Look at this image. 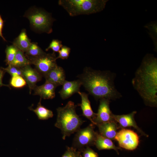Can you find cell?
Returning a JSON list of instances; mask_svg holds the SVG:
<instances>
[{"instance_id":"obj_1","label":"cell","mask_w":157,"mask_h":157,"mask_svg":"<svg viewBox=\"0 0 157 157\" xmlns=\"http://www.w3.org/2000/svg\"><path fill=\"white\" fill-rule=\"evenodd\" d=\"M132 83L146 105L157 104V59L148 53L143 58Z\"/></svg>"},{"instance_id":"obj_2","label":"cell","mask_w":157,"mask_h":157,"mask_svg":"<svg viewBox=\"0 0 157 157\" xmlns=\"http://www.w3.org/2000/svg\"><path fill=\"white\" fill-rule=\"evenodd\" d=\"M115 74L108 70L94 69L85 67L78 77L82 85L97 99L114 100L122 97L114 85Z\"/></svg>"},{"instance_id":"obj_3","label":"cell","mask_w":157,"mask_h":157,"mask_svg":"<svg viewBox=\"0 0 157 157\" xmlns=\"http://www.w3.org/2000/svg\"><path fill=\"white\" fill-rule=\"evenodd\" d=\"M76 106L73 102L69 101L65 106L56 109L57 117L54 125L61 130L64 140L76 132L85 122L76 114Z\"/></svg>"},{"instance_id":"obj_4","label":"cell","mask_w":157,"mask_h":157,"mask_svg":"<svg viewBox=\"0 0 157 157\" xmlns=\"http://www.w3.org/2000/svg\"><path fill=\"white\" fill-rule=\"evenodd\" d=\"M108 0H60L59 5L69 16L90 15L102 11Z\"/></svg>"},{"instance_id":"obj_5","label":"cell","mask_w":157,"mask_h":157,"mask_svg":"<svg viewBox=\"0 0 157 157\" xmlns=\"http://www.w3.org/2000/svg\"><path fill=\"white\" fill-rule=\"evenodd\" d=\"M24 16L28 19L32 28L34 30L48 34L52 32V27L54 20L48 13L32 8L27 11Z\"/></svg>"},{"instance_id":"obj_6","label":"cell","mask_w":157,"mask_h":157,"mask_svg":"<svg viewBox=\"0 0 157 157\" xmlns=\"http://www.w3.org/2000/svg\"><path fill=\"white\" fill-rule=\"evenodd\" d=\"M94 125L92 123L78 130L73 139L72 147L81 151L87 147L94 145L98 133L94 131Z\"/></svg>"},{"instance_id":"obj_7","label":"cell","mask_w":157,"mask_h":157,"mask_svg":"<svg viewBox=\"0 0 157 157\" xmlns=\"http://www.w3.org/2000/svg\"><path fill=\"white\" fill-rule=\"evenodd\" d=\"M115 140L118 142L120 147L129 150L135 149L139 143V137L136 133L124 128L117 132Z\"/></svg>"},{"instance_id":"obj_8","label":"cell","mask_w":157,"mask_h":157,"mask_svg":"<svg viewBox=\"0 0 157 157\" xmlns=\"http://www.w3.org/2000/svg\"><path fill=\"white\" fill-rule=\"evenodd\" d=\"M56 57L54 52L47 53L37 58L30 60L31 64L34 65L35 69L44 77L50 71L56 66Z\"/></svg>"},{"instance_id":"obj_9","label":"cell","mask_w":157,"mask_h":157,"mask_svg":"<svg viewBox=\"0 0 157 157\" xmlns=\"http://www.w3.org/2000/svg\"><path fill=\"white\" fill-rule=\"evenodd\" d=\"M110 100L106 99H100L97 113L93 120L94 125L114 120L110 108Z\"/></svg>"},{"instance_id":"obj_10","label":"cell","mask_w":157,"mask_h":157,"mask_svg":"<svg viewBox=\"0 0 157 157\" xmlns=\"http://www.w3.org/2000/svg\"><path fill=\"white\" fill-rule=\"evenodd\" d=\"M136 111H133L131 113L126 115H112L114 120L119 123L120 127L125 128L132 127L135 129L141 135L147 137L146 134L137 125L135 120L134 116L136 114Z\"/></svg>"},{"instance_id":"obj_11","label":"cell","mask_w":157,"mask_h":157,"mask_svg":"<svg viewBox=\"0 0 157 157\" xmlns=\"http://www.w3.org/2000/svg\"><path fill=\"white\" fill-rule=\"evenodd\" d=\"M23 77L25 80L31 94V91L36 87V83L42 78V75L35 69L28 65L21 68Z\"/></svg>"},{"instance_id":"obj_12","label":"cell","mask_w":157,"mask_h":157,"mask_svg":"<svg viewBox=\"0 0 157 157\" xmlns=\"http://www.w3.org/2000/svg\"><path fill=\"white\" fill-rule=\"evenodd\" d=\"M62 85V88L59 93L63 99H65L80 91L82 84L79 79L72 81L65 80Z\"/></svg>"},{"instance_id":"obj_13","label":"cell","mask_w":157,"mask_h":157,"mask_svg":"<svg viewBox=\"0 0 157 157\" xmlns=\"http://www.w3.org/2000/svg\"><path fill=\"white\" fill-rule=\"evenodd\" d=\"M57 87L50 82L45 81L43 85H36L33 89L34 95H38L44 99H52L55 97V90Z\"/></svg>"},{"instance_id":"obj_14","label":"cell","mask_w":157,"mask_h":157,"mask_svg":"<svg viewBox=\"0 0 157 157\" xmlns=\"http://www.w3.org/2000/svg\"><path fill=\"white\" fill-rule=\"evenodd\" d=\"M99 134L110 140H115L119 127L114 120L97 124Z\"/></svg>"},{"instance_id":"obj_15","label":"cell","mask_w":157,"mask_h":157,"mask_svg":"<svg viewBox=\"0 0 157 157\" xmlns=\"http://www.w3.org/2000/svg\"><path fill=\"white\" fill-rule=\"evenodd\" d=\"M44 77L45 81L52 83L57 86L62 85L65 80V75L64 69L58 65Z\"/></svg>"},{"instance_id":"obj_16","label":"cell","mask_w":157,"mask_h":157,"mask_svg":"<svg viewBox=\"0 0 157 157\" xmlns=\"http://www.w3.org/2000/svg\"><path fill=\"white\" fill-rule=\"evenodd\" d=\"M78 93L80 96L81 98V103L78 105L81 107L83 115L94 125L93 120L96 116V113H94L92 110L90 102L88 99V94L85 92L80 91Z\"/></svg>"},{"instance_id":"obj_17","label":"cell","mask_w":157,"mask_h":157,"mask_svg":"<svg viewBox=\"0 0 157 157\" xmlns=\"http://www.w3.org/2000/svg\"><path fill=\"white\" fill-rule=\"evenodd\" d=\"M94 145L99 150L113 149L119 154L118 149L120 148L117 147L111 140L104 137L97 133Z\"/></svg>"},{"instance_id":"obj_18","label":"cell","mask_w":157,"mask_h":157,"mask_svg":"<svg viewBox=\"0 0 157 157\" xmlns=\"http://www.w3.org/2000/svg\"><path fill=\"white\" fill-rule=\"evenodd\" d=\"M31 42L25 29L22 30L19 35L15 39L13 44L19 50L26 52L30 47Z\"/></svg>"},{"instance_id":"obj_19","label":"cell","mask_w":157,"mask_h":157,"mask_svg":"<svg viewBox=\"0 0 157 157\" xmlns=\"http://www.w3.org/2000/svg\"><path fill=\"white\" fill-rule=\"evenodd\" d=\"M41 99L42 98H40L37 107L35 109H33L32 106L29 107L28 109L33 111L36 114L39 119L47 120L52 117L53 116V114L51 110L42 105Z\"/></svg>"},{"instance_id":"obj_20","label":"cell","mask_w":157,"mask_h":157,"mask_svg":"<svg viewBox=\"0 0 157 157\" xmlns=\"http://www.w3.org/2000/svg\"><path fill=\"white\" fill-rule=\"evenodd\" d=\"M26 53V56L30 60L39 57L46 53L38 45L37 43L31 42Z\"/></svg>"},{"instance_id":"obj_21","label":"cell","mask_w":157,"mask_h":157,"mask_svg":"<svg viewBox=\"0 0 157 157\" xmlns=\"http://www.w3.org/2000/svg\"><path fill=\"white\" fill-rule=\"evenodd\" d=\"M9 65L21 68L31 65V63L30 60L24 56V52L18 50L13 61Z\"/></svg>"},{"instance_id":"obj_22","label":"cell","mask_w":157,"mask_h":157,"mask_svg":"<svg viewBox=\"0 0 157 157\" xmlns=\"http://www.w3.org/2000/svg\"><path fill=\"white\" fill-rule=\"evenodd\" d=\"M148 30V33L152 39L154 46V50H157V22L156 20L151 21L144 26Z\"/></svg>"},{"instance_id":"obj_23","label":"cell","mask_w":157,"mask_h":157,"mask_svg":"<svg viewBox=\"0 0 157 157\" xmlns=\"http://www.w3.org/2000/svg\"><path fill=\"white\" fill-rule=\"evenodd\" d=\"M19 50L14 45L8 46L6 49L5 61L8 65L13 61L17 52Z\"/></svg>"},{"instance_id":"obj_24","label":"cell","mask_w":157,"mask_h":157,"mask_svg":"<svg viewBox=\"0 0 157 157\" xmlns=\"http://www.w3.org/2000/svg\"><path fill=\"white\" fill-rule=\"evenodd\" d=\"M24 78L20 76H11L10 81V85L15 88H21L25 86L26 84Z\"/></svg>"},{"instance_id":"obj_25","label":"cell","mask_w":157,"mask_h":157,"mask_svg":"<svg viewBox=\"0 0 157 157\" xmlns=\"http://www.w3.org/2000/svg\"><path fill=\"white\" fill-rule=\"evenodd\" d=\"M1 69L9 74L11 76H20L23 77L22 69L20 68L9 65L7 67L2 68Z\"/></svg>"},{"instance_id":"obj_26","label":"cell","mask_w":157,"mask_h":157,"mask_svg":"<svg viewBox=\"0 0 157 157\" xmlns=\"http://www.w3.org/2000/svg\"><path fill=\"white\" fill-rule=\"evenodd\" d=\"M61 157H82L81 152L72 147H67L66 150Z\"/></svg>"},{"instance_id":"obj_27","label":"cell","mask_w":157,"mask_h":157,"mask_svg":"<svg viewBox=\"0 0 157 157\" xmlns=\"http://www.w3.org/2000/svg\"><path fill=\"white\" fill-rule=\"evenodd\" d=\"M63 46L61 41L57 39H53L46 49V51H47L51 49L53 52H58Z\"/></svg>"},{"instance_id":"obj_28","label":"cell","mask_w":157,"mask_h":157,"mask_svg":"<svg viewBox=\"0 0 157 157\" xmlns=\"http://www.w3.org/2000/svg\"><path fill=\"white\" fill-rule=\"evenodd\" d=\"M71 49L66 46H63L59 51L58 55L56 57V59L60 58L63 60L67 59L69 57Z\"/></svg>"},{"instance_id":"obj_29","label":"cell","mask_w":157,"mask_h":157,"mask_svg":"<svg viewBox=\"0 0 157 157\" xmlns=\"http://www.w3.org/2000/svg\"><path fill=\"white\" fill-rule=\"evenodd\" d=\"M82 157H98V154L91 148L87 147L81 150Z\"/></svg>"},{"instance_id":"obj_30","label":"cell","mask_w":157,"mask_h":157,"mask_svg":"<svg viewBox=\"0 0 157 157\" xmlns=\"http://www.w3.org/2000/svg\"><path fill=\"white\" fill-rule=\"evenodd\" d=\"M3 26V21L1 15H0V37L4 41H6V40L3 35L2 31Z\"/></svg>"},{"instance_id":"obj_31","label":"cell","mask_w":157,"mask_h":157,"mask_svg":"<svg viewBox=\"0 0 157 157\" xmlns=\"http://www.w3.org/2000/svg\"><path fill=\"white\" fill-rule=\"evenodd\" d=\"M4 71L2 69H0V87L2 86H6L10 87L8 85H5L3 83L2 79Z\"/></svg>"}]
</instances>
